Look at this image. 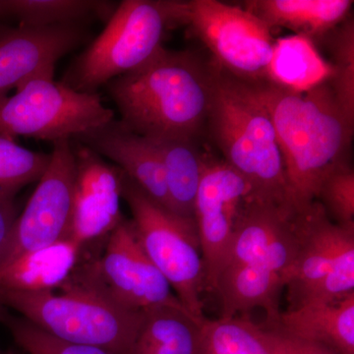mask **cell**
<instances>
[{
  "label": "cell",
  "instance_id": "1",
  "mask_svg": "<svg viewBox=\"0 0 354 354\" xmlns=\"http://www.w3.org/2000/svg\"><path fill=\"white\" fill-rule=\"evenodd\" d=\"M248 85L274 125L285 165L286 209L297 215L317 201L324 178L346 162L354 125L328 82L304 94L267 82Z\"/></svg>",
  "mask_w": 354,
  "mask_h": 354
},
{
  "label": "cell",
  "instance_id": "2",
  "mask_svg": "<svg viewBox=\"0 0 354 354\" xmlns=\"http://www.w3.org/2000/svg\"><path fill=\"white\" fill-rule=\"evenodd\" d=\"M216 66L193 50L164 48L104 88L120 121L146 138L197 140L206 131Z\"/></svg>",
  "mask_w": 354,
  "mask_h": 354
},
{
  "label": "cell",
  "instance_id": "3",
  "mask_svg": "<svg viewBox=\"0 0 354 354\" xmlns=\"http://www.w3.org/2000/svg\"><path fill=\"white\" fill-rule=\"evenodd\" d=\"M291 216L271 203L252 197L247 203L214 290L221 318L263 309L266 322H272L281 313L279 299L297 252Z\"/></svg>",
  "mask_w": 354,
  "mask_h": 354
},
{
  "label": "cell",
  "instance_id": "4",
  "mask_svg": "<svg viewBox=\"0 0 354 354\" xmlns=\"http://www.w3.org/2000/svg\"><path fill=\"white\" fill-rule=\"evenodd\" d=\"M216 69L205 133L250 185L254 199L288 212L285 165L271 118L248 83Z\"/></svg>",
  "mask_w": 354,
  "mask_h": 354
},
{
  "label": "cell",
  "instance_id": "5",
  "mask_svg": "<svg viewBox=\"0 0 354 354\" xmlns=\"http://www.w3.org/2000/svg\"><path fill=\"white\" fill-rule=\"evenodd\" d=\"M0 306L62 341L128 354L144 313L123 308L75 267L57 291L0 293Z\"/></svg>",
  "mask_w": 354,
  "mask_h": 354
},
{
  "label": "cell",
  "instance_id": "6",
  "mask_svg": "<svg viewBox=\"0 0 354 354\" xmlns=\"http://www.w3.org/2000/svg\"><path fill=\"white\" fill-rule=\"evenodd\" d=\"M174 27L171 0H124L101 34L71 62L60 82L95 94L113 79L138 69L164 50Z\"/></svg>",
  "mask_w": 354,
  "mask_h": 354
},
{
  "label": "cell",
  "instance_id": "7",
  "mask_svg": "<svg viewBox=\"0 0 354 354\" xmlns=\"http://www.w3.org/2000/svg\"><path fill=\"white\" fill-rule=\"evenodd\" d=\"M122 199L149 259L167 279L184 308L198 319L203 314L206 274L194 218H184L160 206L124 174Z\"/></svg>",
  "mask_w": 354,
  "mask_h": 354
},
{
  "label": "cell",
  "instance_id": "8",
  "mask_svg": "<svg viewBox=\"0 0 354 354\" xmlns=\"http://www.w3.org/2000/svg\"><path fill=\"white\" fill-rule=\"evenodd\" d=\"M291 223L297 252L285 288L288 309L354 293V225L333 223L319 201Z\"/></svg>",
  "mask_w": 354,
  "mask_h": 354
},
{
  "label": "cell",
  "instance_id": "9",
  "mask_svg": "<svg viewBox=\"0 0 354 354\" xmlns=\"http://www.w3.org/2000/svg\"><path fill=\"white\" fill-rule=\"evenodd\" d=\"M172 11L174 27L186 26L218 69L243 82H266L274 41L259 18L218 0H172Z\"/></svg>",
  "mask_w": 354,
  "mask_h": 354
},
{
  "label": "cell",
  "instance_id": "10",
  "mask_svg": "<svg viewBox=\"0 0 354 354\" xmlns=\"http://www.w3.org/2000/svg\"><path fill=\"white\" fill-rule=\"evenodd\" d=\"M114 120L99 93H79L53 78H35L0 97V136L55 142Z\"/></svg>",
  "mask_w": 354,
  "mask_h": 354
},
{
  "label": "cell",
  "instance_id": "11",
  "mask_svg": "<svg viewBox=\"0 0 354 354\" xmlns=\"http://www.w3.org/2000/svg\"><path fill=\"white\" fill-rule=\"evenodd\" d=\"M76 267L106 297L130 311L146 313L162 307L187 311L149 259L127 218L106 237L100 259Z\"/></svg>",
  "mask_w": 354,
  "mask_h": 354
},
{
  "label": "cell",
  "instance_id": "12",
  "mask_svg": "<svg viewBox=\"0 0 354 354\" xmlns=\"http://www.w3.org/2000/svg\"><path fill=\"white\" fill-rule=\"evenodd\" d=\"M48 169L17 216L0 271L20 256L68 239L75 191V158L71 139L53 143Z\"/></svg>",
  "mask_w": 354,
  "mask_h": 354
},
{
  "label": "cell",
  "instance_id": "13",
  "mask_svg": "<svg viewBox=\"0 0 354 354\" xmlns=\"http://www.w3.org/2000/svg\"><path fill=\"white\" fill-rule=\"evenodd\" d=\"M251 197L252 189L241 174L225 160L206 155L193 216L204 260L206 290H215L237 223Z\"/></svg>",
  "mask_w": 354,
  "mask_h": 354
},
{
  "label": "cell",
  "instance_id": "14",
  "mask_svg": "<svg viewBox=\"0 0 354 354\" xmlns=\"http://www.w3.org/2000/svg\"><path fill=\"white\" fill-rule=\"evenodd\" d=\"M71 145L76 177L69 237L83 247L108 237L124 220L120 206L124 172L75 140Z\"/></svg>",
  "mask_w": 354,
  "mask_h": 354
},
{
  "label": "cell",
  "instance_id": "15",
  "mask_svg": "<svg viewBox=\"0 0 354 354\" xmlns=\"http://www.w3.org/2000/svg\"><path fill=\"white\" fill-rule=\"evenodd\" d=\"M84 24L0 27V97L35 78H53L60 58L88 41Z\"/></svg>",
  "mask_w": 354,
  "mask_h": 354
},
{
  "label": "cell",
  "instance_id": "16",
  "mask_svg": "<svg viewBox=\"0 0 354 354\" xmlns=\"http://www.w3.org/2000/svg\"><path fill=\"white\" fill-rule=\"evenodd\" d=\"M72 140L113 162L151 199L169 209L164 167L150 140L115 118Z\"/></svg>",
  "mask_w": 354,
  "mask_h": 354
},
{
  "label": "cell",
  "instance_id": "17",
  "mask_svg": "<svg viewBox=\"0 0 354 354\" xmlns=\"http://www.w3.org/2000/svg\"><path fill=\"white\" fill-rule=\"evenodd\" d=\"M264 324L335 354H354V293L334 301L288 309Z\"/></svg>",
  "mask_w": 354,
  "mask_h": 354
},
{
  "label": "cell",
  "instance_id": "18",
  "mask_svg": "<svg viewBox=\"0 0 354 354\" xmlns=\"http://www.w3.org/2000/svg\"><path fill=\"white\" fill-rule=\"evenodd\" d=\"M351 0H249L244 7L270 30L285 28L314 43L349 17Z\"/></svg>",
  "mask_w": 354,
  "mask_h": 354
},
{
  "label": "cell",
  "instance_id": "19",
  "mask_svg": "<svg viewBox=\"0 0 354 354\" xmlns=\"http://www.w3.org/2000/svg\"><path fill=\"white\" fill-rule=\"evenodd\" d=\"M82 248L68 237L20 256L0 271V293L58 290L75 269Z\"/></svg>",
  "mask_w": 354,
  "mask_h": 354
},
{
  "label": "cell",
  "instance_id": "20",
  "mask_svg": "<svg viewBox=\"0 0 354 354\" xmlns=\"http://www.w3.org/2000/svg\"><path fill=\"white\" fill-rule=\"evenodd\" d=\"M332 76V65L312 39L292 35L274 41L266 82L288 92L304 94L329 82Z\"/></svg>",
  "mask_w": 354,
  "mask_h": 354
},
{
  "label": "cell",
  "instance_id": "21",
  "mask_svg": "<svg viewBox=\"0 0 354 354\" xmlns=\"http://www.w3.org/2000/svg\"><path fill=\"white\" fill-rule=\"evenodd\" d=\"M157 149L164 167L169 211L194 218V205L204 172L206 155L197 140L148 138Z\"/></svg>",
  "mask_w": 354,
  "mask_h": 354
},
{
  "label": "cell",
  "instance_id": "22",
  "mask_svg": "<svg viewBox=\"0 0 354 354\" xmlns=\"http://www.w3.org/2000/svg\"><path fill=\"white\" fill-rule=\"evenodd\" d=\"M202 321L171 307L146 312L128 354H199Z\"/></svg>",
  "mask_w": 354,
  "mask_h": 354
},
{
  "label": "cell",
  "instance_id": "23",
  "mask_svg": "<svg viewBox=\"0 0 354 354\" xmlns=\"http://www.w3.org/2000/svg\"><path fill=\"white\" fill-rule=\"evenodd\" d=\"M116 6L95 0H0V16L27 27L84 24L93 18L108 20Z\"/></svg>",
  "mask_w": 354,
  "mask_h": 354
},
{
  "label": "cell",
  "instance_id": "24",
  "mask_svg": "<svg viewBox=\"0 0 354 354\" xmlns=\"http://www.w3.org/2000/svg\"><path fill=\"white\" fill-rule=\"evenodd\" d=\"M199 354H274L264 329L246 318H204Z\"/></svg>",
  "mask_w": 354,
  "mask_h": 354
},
{
  "label": "cell",
  "instance_id": "25",
  "mask_svg": "<svg viewBox=\"0 0 354 354\" xmlns=\"http://www.w3.org/2000/svg\"><path fill=\"white\" fill-rule=\"evenodd\" d=\"M330 53L333 76L329 85L337 104L354 125V21L348 18L323 39Z\"/></svg>",
  "mask_w": 354,
  "mask_h": 354
},
{
  "label": "cell",
  "instance_id": "26",
  "mask_svg": "<svg viewBox=\"0 0 354 354\" xmlns=\"http://www.w3.org/2000/svg\"><path fill=\"white\" fill-rule=\"evenodd\" d=\"M50 158V153L34 152L0 136V199L15 200L25 186L38 183Z\"/></svg>",
  "mask_w": 354,
  "mask_h": 354
},
{
  "label": "cell",
  "instance_id": "27",
  "mask_svg": "<svg viewBox=\"0 0 354 354\" xmlns=\"http://www.w3.org/2000/svg\"><path fill=\"white\" fill-rule=\"evenodd\" d=\"M0 322L10 330L14 341L28 354H111L104 349L62 341L27 320L11 315L0 306Z\"/></svg>",
  "mask_w": 354,
  "mask_h": 354
},
{
  "label": "cell",
  "instance_id": "28",
  "mask_svg": "<svg viewBox=\"0 0 354 354\" xmlns=\"http://www.w3.org/2000/svg\"><path fill=\"white\" fill-rule=\"evenodd\" d=\"M339 225H354V171L348 162L337 165L324 178L317 201Z\"/></svg>",
  "mask_w": 354,
  "mask_h": 354
},
{
  "label": "cell",
  "instance_id": "29",
  "mask_svg": "<svg viewBox=\"0 0 354 354\" xmlns=\"http://www.w3.org/2000/svg\"><path fill=\"white\" fill-rule=\"evenodd\" d=\"M260 325L269 339L274 354H335L325 346L297 339L272 326L264 323Z\"/></svg>",
  "mask_w": 354,
  "mask_h": 354
},
{
  "label": "cell",
  "instance_id": "30",
  "mask_svg": "<svg viewBox=\"0 0 354 354\" xmlns=\"http://www.w3.org/2000/svg\"><path fill=\"white\" fill-rule=\"evenodd\" d=\"M18 215L15 200L0 199V256L6 248Z\"/></svg>",
  "mask_w": 354,
  "mask_h": 354
},
{
  "label": "cell",
  "instance_id": "31",
  "mask_svg": "<svg viewBox=\"0 0 354 354\" xmlns=\"http://www.w3.org/2000/svg\"><path fill=\"white\" fill-rule=\"evenodd\" d=\"M3 354H16L15 353H14L13 351H7V353H3Z\"/></svg>",
  "mask_w": 354,
  "mask_h": 354
},
{
  "label": "cell",
  "instance_id": "32",
  "mask_svg": "<svg viewBox=\"0 0 354 354\" xmlns=\"http://www.w3.org/2000/svg\"><path fill=\"white\" fill-rule=\"evenodd\" d=\"M0 354H3V353H0Z\"/></svg>",
  "mask_w": 354,
  "mask_h": 354
}]
</instances>
